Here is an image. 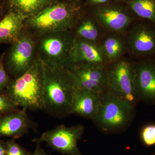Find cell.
<instances>
[{
	"label": "cell",
	"instance_id": "6da1fadb",
	"mask_svg": "<svg viewBox=\"0 0 155 155\" xmlns=\"http://www.w3.org/2000/svg\"><path fill=\"white\" fill-rule=\"evenodd\" d=\"M45 67L42 110L58 118L72 114L75 79L68 68Z\"/></svg>",
	"mask_w": 155,
	"mask_h": 155
},
{
	"label": "cell",
	"instance_id": "7a4b0ae2",
	"mask_svg": "<svg viewBox=\"0 0 155 155\" xmlns=\"http://www.w3.org/2000/svg\"><path fill=\"white\" fill-rule=\"evenodd\" d=\"M84 7L83 3L55 0L25 21L24 28L36 37L45 34L71 31Z\"/></svg>",
	"mask_w": 155,
	"mask_h": 155
},
{
	"label": "cell",
	"instance_id": "3957f363",
	"mask_svg": "<svg viewBox=\"0 0 155 155\" xmlns=\"http://www.w3.org/2000/svg\"><path fill=\"white\" fill-rule=\"evenodd\" d=\"M45 75L44 64L37 54L26 72L11 78L4 93L22 109L42 110Z\"/></svg>",
	"mask_w": 155,
	"mask_h": 155
},
{
	"label": "cell",
	"instance_id": "277c9868",
	"mask_svg": "<svg viewBox=\"0 0 155 155\" xmlns=\"http://www.w3.org/2000/svg\"><path fill=\"white\" fill-rule=\"evenodd\" d=\"M36 38L37 54L46 67H68L75 39L71 31L45 34Z\"/></svg>",
	"mask_w": 155,
	"mask_h": 155
},
{
	"label": "cell",
	"instance_id": "5b68a950",
	"mask_svg": "<svg viewBox=\"0 0 155 155\" xmlns=\"http://www.w3.org/2000/svg\"><path fill=\"white\" fill-rule=\"evenodd\" d=\"M108 91L134 107L139 98L135 85L134 61L124 57L107 67Z\"/></svg>",
	"mask_w": 155,
	"mask_h": 155
},
{
	"label": "cell",
	"instance_id": "8992f818",
	"mask_svg": "<svg viewBox=\"0 0 155 155\" xmlns=\"http://www.w3.org/2000/svg\"><path fill=\"white\" fill-rule=\"evenodd\" d=\"M133 109L130 104L108 91L102 96L98 112L93 120L106 132L120 130L130 122Z\"/></svg>",
	"mask_w": 155,
	"mask_h": 155
},
{
	"label": "cell",
	"instance_id": "52a82bcc",
	"mask_svg": "<svg viewBox=\"0 0 155 155\" xmlns=\"http://www.w3.org/2000/svg\"><path fill=\"white\" fill-rule=\"evenodd\" d=\"M36 37L23 30L17 41L5 52V68L11 78H16L29 69L36 58Z\"/></svg>",
	"mask_w": 155,
	"mask_h": 155
},
{
	"label": "cell",
	"instance_id": "ba28073f",
	"mask_svg": "<svg viewBox=\"0 0 155 155\" xmlns=\"http://www.w3.org/2000/svg\"><path fill=\"white\" fill-rule=\"evenodd\" d=\"M127 54L134 61L155 58V26L137 18L125 35Z\"/></svg>",
	"mask_w": 155,
	"mask_h": 155
},
{
	"label": "cell",
	"instance_id": "9c48e42d",
	"mask_svg": "<svg viewBox=\"0 0 155 155\" xmlns=\"http://www.w3.org/2000/svg\"><path fill=\"white\" fill-rule=\"evenodd\" d=\"M107 32L124 35L137 19L127 5L112 2L87 8Z\"/></svg>",
	"mask_w": 155,
	"mask_h": 155
},
{
	"label": "cell",
	"instance_id": "30bf717a",
	"mask_svg": "<svg viewBox=\"0 0 155 155\" xmlns=\"http://www.w3.org/2000/svg\"><path fill=\"white\" fill-rule=\"evenodd\" d=\"M84 131L82 125L67 127L60 125L42 134L33 140L45 142L53 150L65 155H83L78 146V142Z\"/></svg>",
	"mask_w": 155,
	"mask_h": 155
},
{
	"label": "cell",
	"instance_id": "8fae6325",
	"mask_svg": "<svg viewBox=\"0 0 155 155\" xmlns=\"http://www.w3.org/2000/svg\"><path fill=\"white\" fill-rule=\"evenodd\" d=\"M107 67L70 65L77 88L103 95L108 91Z\"/></svg>",
	"mask_w": 155,
	"mask_h": 155
},
{
	"label": "cell",
	"instance_id": "7c38bea8",
	"mask_svg": "<svg viewBox=\"0 0 155 155\" xmlns=\"http://www.w3.org/2000/svg\"><path fill=\"white\" fill-rule=\"evenodd\" d=\"M69 61V66L75 65L107 67L109 65L99 44L76 38L70 53Z\"/></svg>",
	"mask_w": 155,
	"mask_h": 155
},
{
	"label": "cell",
	"instance_id": "4fadbf2b",
	"mask_svg": "<svg viewBox=\"0 0 155 155\" xmlns=\"http://www.w3.org/2000/svg\"><path fill=\"white\" fill-rule=\"evenodd\" d=\"M134 68L139 98L155 103V58L134 61Z\"/></svg>",
	"mask_w": 155,
	"mask_h": 155
},
{
	"label": "cell",
	"instance_id": "5bb4252c",
	"mask_svg": "<svg viewBox=\"0 0 155 155\" xmlns=\"http://www.w3.org/2000/svg\"><path fill=\"white\" fill-rule=\"evenodd\" d=\"M35 127L28 117L26 110H18L0 116V137L16 139Z\"/></svg>",
	"mask_w": 155,
	"mask_h": 155
},
{
	"label": "cell",
	"instance_id": "9a60e30c",
	"mask_svg": "<svg viewBox=\"0 0 155 155\" xmlns=\"http://www.w3.org/2000/svg\"><path fill=\"white\" fill-rule=\"evenodd\" d=\"M71 31L76 38L97 44L107 32L86 7Z\"/></svg>",
	"mask_w": 155,
	"mask_h": 155
},
{
	"label": "cell",
	"instance_id": "2e32d148",
	"mask_svg": "<svg viewBox=\"0 0 155 155\" xmlns=\"http://www.w3.org/2000/svg\"><path fill=\"white\" fill-rule=\"evenodd\" d=\"M102 95L76 87L73 95L72 114L94 120L101 102Z\"/></svg>",
	"mask_w": 155,
	"mask_h": 155
},
{
	"label": "cell",
	"instance_id": "e0dca14e",
	"mask_svg": "<svg viewBox=\"0 0 155 155\" xmlns=\"http://www.w3.org/2000/svg\"><path fill=\"white\" fill-rule=\"evenodd\" d=\"M27 18L22 13L7 10L0 21V44L11 45L17 41L24 30Z\"/></svg>",
	"mask_w": 155,
	"mask_h": 155
},
{
	"label": "cell",
	"instance_id": "ac0fdd59",
	"mask_svg": "<svg viewBox=\"0 0 155 155\" xmlns=\"http://www.w3.org/2000/svg\"><path fill=\"white\" fill-rule=\"evenodd\" d=\"M99 44L109 65L124 58L127 54V44L124 35L107 32Z\"/></svg>",
	"mask_w": 155,
	"mask_h": 155
},
{
	"label": "cell",
	"instance_id": "d6986e66",
	"mask_svg": "<svg viewBox=\"0 0 155 155\" xmlns=\"http://www.w3.org/2000/svg\"><path fill=\"white\" fill-rule=\"evenodd\" d=\"M55 0H6L7 10L22 13L26 17H32L38 14Z\"/></svg>",
	"mask_w": 155,
	"mask_h": 155
},
{
	"label": "cell",
	"instance_id": "ffe728a7",
	"mask_svg": "<svg viewBox=\"0 0 155 155\" xmlns=\"http://www.w3.org/2000/svg\"><path fill=\"white\" fill-rule=\"evenodd\" d=\"M127 5L137 18L155 26V0H128Z\"/></svg>",
	"mask_w": 155,
	"mask_h": 155
},
{
	"label": "cell",
	"instance_id": "44dd1931",
	"mask_svg": "<svg viewBox=\"0 0 155 155\" xmlns=\"http://www.w3.org/2000/svg\"><path fill=\"white\" fill-rule=\"evenodd\" d=\"M140 138L144 146L150 147L155 146V123L147 124L142 128Z\"/></svg>",
	"mask_w": 155,
	"mask_h": 155
},
{
	"label": "cell",
	"instance_id": "7402d4cb",
	"mask_svg": "<svg viewBox=\"0 0 155 155\" xmlns=\"http://www.w3.org/2000/svg\"><path fill=\"white\" fill-rule=\"evenodd\" d=\"M6 143V155H31V153L17 143L13 139Z\"/></svg>",
	"mask_w": 155,
	"mask_h": 155
},
{
	"label": "cell",
	"instance_id": "603a6c76",
	"mask_svg": "<svg viewBox=\"0 0 155 155\" xmlns=\"http://www.w3.org/2000/svg\"><path fill=\"white\" fill-rule=\"evenodd\" d=\"M19 106L5 93L0 94V116L19 110Z\"/></svg>",
	"mask_w": 155,
	"mask_h": 155
},
{
	"label": "cell",
	"instance_id": "cb8c5ba5",
	"mask_svg": "<svg viewBox=\"0 0 155 155\" xmlns=\"http://www.w3.org/2000/svg\"><path fill=\"white\" fill-rule=\"evenodd\" d=\"M4 56L5 52L0 54V94L4 93L11 79L5 68Z\"/></svg>",
	"mask_w": 155,
	"mask_h": 155
},
{
	"label": "cell",
	"instance_id": "d4e9b609",
	"mask_svg": "<svg viewBox=\"0 0 155 155\" xmlns=\"http://www.w3.org/2000/svg\"><path fill=\"white\" fill-rule=\"evenodd\" d=\"M112 1V0H84L83 5L86 8H90L107 4Z\"/></svg>",
	"mask_w": 155,
	"mask_h": 155
},
{
	"label": "cell",
	"instance_id": "484cf974",
	"mask_svg": "<svg viewBox=\"0 0 155 155\" xmlns=\"http://www.w3.org/2000/svg\"><path fill=\"white\" fill-rule=\"evenodd\" d=\"M33 141L36 143V147L34 152L31 153V155H49L41 147L40 142L35 140H33Z\"/></svg>",
	"mask_w": 155,
	"mask_h": 155
},
{
	"label": "cell",
	"instance_id": "4316f807",
	"mask_svg": "<svg viewBox=\"0 0 155 155\" xmlns=\"http://www.w3.org/2000/svg\"><path fill=\"white\" fill-rule=\"evenodd\" d=\"M6 143L0 137V155H6Z\"/></svg>",
	"mask_w": 155,
	"mask_h": 155
},
{
	"label": "cell",
	"instance_id": "83f0119b",
	"mask_svg": "<svg viewBox=\"0 0 155 155\" xmlns=\"http://www.w3.org/2000/svg\"><path fill=\"white\" fill-rule=\"evenodd\" d=\"M7 11V9L5 5V3L0 4V21L3 19Z\"/></svg>",
	"mask_w": 155,
	"mask_h": 155
},
{
	"label": "cell",
	"instance_id": "f1b7e54d",
	"mask_svg": "<svg viewBox=\"0 0 155 155\" xmlns=\"http://www.w3.org/2000/svg\"><path fill=\"white\" fill-rule=\"evenodd\" d=\"M112 1L113 2H115L127 5L128 0H112Z\"/></svg>",
	"mask_w": 155,
	"mask_h": 155
},
{
	"label": "cell",
	"instance_id": "f546056e",
	"mask_svg": "<svg viewBox=\"0 0 155 155\" xmlns=\"http://www.w3.org/2000/svg\"><path fill=\"white\" fill-rule=\"evenodd\" d=\"M68 2H73L83 3L84 0H63Z\"/></svg>",
	"mask_w": 155,
	"mask_h": 155
},
{
	"label": "cell",
	"instance_id": "4dcf8cb0",
	"mask_svg": "<svg viewBox=\"0 0 155 155\" xmlns=\"http://www.w3.org/2000/svg\"><path fill=\"white\" fill-rule=\"evenodd\" d=\"M5 1L4 0H0V4H5Z\"/></svg>",
	"mask_w": 155,
	"mask_h": 155
},
{
	"label": "cell",
	"instance_id": "1f68e13d",
	"mask_svg": "<svg viewBox=\"0 0 155 155\" xmlns=\"http://www.w3.org/2000/svg\"><path fill=\"white\" fill-rule=\"evenodd\" d=\"M153 155H155V154H154Z\"/></svg>",
	"mask_w": 155,
	"mask_h": 155
},
{
	"label": "cell",
	"instance_id": "d6a6232c",
	"mask_svg": "<svg viewBox=\"0 0 155 155\" xmlns=\"http://www.w3.org/2000/svg\"><path fill=\"white\" fill-rule=\"evenodd\" d=\"M4 1H5V0H4Z\"/></svg>",
	"mask_w": 155,
	"mask_h": 155
}]
</instances>
